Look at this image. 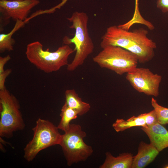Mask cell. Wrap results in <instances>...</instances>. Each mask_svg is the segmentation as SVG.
Wrapping results in <instances>:
<instances>
[{
    "label": "cell",
    "instance_id": "cell-4",
    "mask_svg": "<svg viewBox=\"0 0 168 168\" xmlns=\"http://www.w3.org/2000/svg\"><path fill=\"white\" fill-rule=\"evenodd\" d=\"M16 97L6 88L0 90V136L10 138L13 133L22 130L25 124Z\"/></svg>",
    "mask_w": 168,
    "mask_h": 168
},
{
    "label": "cell",
    "instance_id": "cell-18",
    "mask_svg": "<svg viewBox=\"0 0 168 168\" xmlns=\"http://www.w3.org/2000/svg\"><path fill=\"white\" fill-rule=\"evenodd\" d=\"M151 103L156 114L158 123L162 125L168 124V108L160 105L153 97L152 98Z\"/></svg>",
    "mask_w": 168,
    "mask_h": 168
},
{
    "label": "cell",
    "instance_id": "cell-17",
    "mask_svg": "<svg viewBox=\"0 0 168 168\" xmlns=\"http://www.w3.org/2000/svg\"><path fill=\"white\" fill-rule=\"evenodd\" d=\"M60 115L61 119L57 127L59 129L65 132L69 128L70 122L76 119L78 115L75 110L64 103L61 108Z\"/></svg>",
    "mask_w": 168,
    "mask_h": 168
},
{
    "label": "cell",
    "instance_id": "cell-8",
    "mask_svg": "<svg viewBox=\"0 0 168 168\" xmlns=\"http://www.w3.org/2000/svg\"><path fill=\"white\" fill-rule=\"evenodd\" d=\"M39 0H0V30L10 19L25 21L31 10L40 3Z\"/></svg>",
    "mask_w": 168,
    "mask_h": 168
},
{
    "label": "cell",
    "instance_id": "cell-14",
    "mask_svg": "<svg viewBox=\"0 0 168 168\" xmlns=\"http://www.w3.org/2000/svg\"><path fill=\"white\" fill-rule=\"evenodd\" d=\"M65 95V103L68 107L75 110L78 115H83L90 110V105L83 101L74 89L66 90Z\"/></svg>",
    "mask_w": 168,
    "mask_h": 168
},
{
    "label": "cell",
    "instance_id": "cell-26",
    "mask_svg": "<svg viewBox=\"0 0 168 168\" xmlns=\"http://www.w3.org/2000/svg\"><path fill=\"white\" fill-rule=\"evenodd\" d=\"M166 168H168V166H167Z\"/></svg>",
    "mask_w": 168,
    "mask_h": 168
},
{
    "label": "cell",
    "instance_id": "cell-1",
    "mask_svg": "<svg viewBox=\"0 0 168 168\" xmlns=\"http://www.w3.org/2000/svg\"><path fill=\"white\" fill-rule=\"evenodd\" d=\"M67 19L72 23L69 27L75 30L74 37L70 38L65 36L63 39L65 44H73L75 46V56L72 62L67 66V70L72 71L83 64L87 57L93 52L94 45L88 31L89 18L86 13L75 12Z\"/></svg>",
    "mask_w": 168,
    "mask_h": 168
},
{
    "label": "cell",
    "instance_id": "cell-21",
    "mask_svg": "<svg viewBox=\"0 0 168 168\" xmlns=\"http://www.w3.org/2000/svg\"><path fill=\"white\" fill-rule=\"evenodd\" d=\"M156 5L163 13H168V0H157Z\"/></svg>",
    "mask_w": 168,
    "mask_h": 168
},
{
    "label": "cell",
    "instance_id": "cell-15",
    "mask_svg": "<svg viewBox=\"0 0 168 168\" xmlns=\"http://www.w3.org/2000/svg\"><path fill=\"white\" fill-rule=\"evenodd\" d=\"M26 23L24 21L17 20L12 30L7 34H0V52L11 51L13 50L15 40L12 37L13 34L20 29L24 26Z\"/></svg>",
    "mask_w": 168,
    "mask_h": 168
},
{
    "label": "cell",
    "instance_id": "cell-7",
    "mask_svg": "<svg viewBox=\"0 0 168 168\" xmlns=\"http://www.w3.org/2000/svg\"><path fill=\"white\" fill-rule=\"evenodd\" d=\"M126 78L139 92L156 97L159 95L162 76L153 73L149 69L137 67L127 73Z\"/></svg>",
    "mask_w": 168,
    "mask_h": 168
},
{
    "label": "cell",
    "instance_id": "cell-5",
    "mask_svg": "<svg viewBox=\"0 0 168 168\" xmlns=\"http://www.w3.org/2000/svg\"><path fill=\"white\" fill-rule=\"evenodd\" d=\"M51 122L39 118L32 128V139L24 149V157L28 162L32 161L41 151L48 147L59 145L62 135Z\"/></svg>",
    "mask_w": 168,
    "mask_h": 168
},
{
    "label": "cell",
    "instance_id": "cell-23",
    "mask_svg": "<svg viewBox=\"0 0 168 168\" xmlns=\"http://www.w3.org/2000/svg\"><path fill=\"white\" fill-rule=\"evenodd\" d=\"M68 0H62V2L59 4L55 7L50 9V12L51 13H53L57 9H60L63 6Z\"/></svg>",
    "mask_w": 168,
    "mask_h": 168
},
{
    "label": "cell",
    "instance_id": "cell-20",
    "mask_svg": "<svg viewBox=\"0 0 168 168\" xmlns=\"http://www.w3.org/2000/svg\"><path fill=\"white\" fill-rule=\"evenodd\" d=\"M12 72L11 69H7L5 70L2 73H0V90L6 88L5 85L6 79Z\"/></svg>",
    "mask_w": 168,
    "mask_h": 168
},
{
    "label": "cell",
    "instance_id": "cell-9",
    "mask_svg": "<svg viewBox=\"0 0 168 168\" xmlns=\"http://www.w3.org/2000/svg\"><path fill=\"white\" fill-rule=\"evenodd\" d=\"M140 28L129 31L118 26H110L107 28L101 38L100 46L103 49L108 46H114L126 49L135 41L139 33Z\"/></svg>",
    "mask_w": 168,
    "mask_h": 168
},
{
    "label": "cell",
    "instance_id": "cell-16",
    "mask_svg": "<svg viewBox=\"0 0 168 168\" xmlns=\"http://www.w3.org/2000/svg\"><path fill=\"white\" fill-rule=\"evenodd\" d=\"M136 126L147 127L144 119L140 115L138 116L132 117L126 120L123 119H117L112 124L113 127L117 132Z\"/></svg>",
    "mask_w": 168,
    "mask_h": 168
},
{
    "label": "cell",
    "instance_id": "cell-6",
    "mask_svg": "<svg viewBox=\"0 0 168 168\" xmlns=\"http://www.w3.org/2000/svg\"><path fill=\"white\" fill-rule=\"evenodd\" d=\"M93 58V61L101 68L112 71L122 75L137 67L138 60L136 56L122 47L108 46Z\"/></svg>",
    "mask_w": 168,
    "mask_h": 168
},
{
    "label": "cell",
    "instance_id": "cell-12",
    "mask_svg": "<svg viewBox=\"0 0 168 168\" xmlns=\"http://www.w3.org/2000/svg\"><path fill=\"white\" fill-rule=\"evenodd\" d=\"M159 152L152 144L141 142L137 154L133 157L132 168H143L152 162Z\"/></svg>",
    "mask_w": 168,
    "mask_h": 168
},
{
    "label": "cell",
    "instance_id": "cell-11",
    "mask_svg": "<svg viewBox=\"0 0 168 168\" xmlns=\"http://www.w3.org/2000/svg\"><path fill=\"white\" fill-rule=\"evenodd\" d=\"M141 129L147 134L150 142L159 152L168 147V131L158 122Z\"/></svg>",
    "mask_w": 168,
    "mask_h": 168
},
{
    "label": "cell",
    "instance_id": "cell-24",
    "mask_svg": "<svg viewBox=\"0 0 168 168\" xmlns=\"http://www.w3.org/2000/svg\"><path fill=\"white\" fill-rule=\"evenodd\" d=\"M139 0H135V7L134 12L135 13H138L140 12L139 8Z\"/></svg>",
    "mask_w": 168,
    "mask_h": 168
},
{
    "label": "cell",
    "instance_id": "cell-13",
    "mask_svg": "<svg viewBox=\"0 0 168 168\" xmlns=\"http://www.w3.org/2000/svg\"><path fill=\"white\" fill-rule=\"evenodd\" d=\"M134 156L130 153H124L116 157L109 152L105 153V159L100 168H132Z\"/></svg>",
    "mask_w": 168,
    "mask_h": 168
},
{
    "label": "cell",
    "instance_id": "cell-10",
    "mask_svg": "<svg viewBox=\"0 0 168 168\" xmlns=\"http://www.w3.org/2000/svg\"><path fill=\"white\" fill-rule=\"evenodd\" d=\"M141 29L133 43L126 49L135 54L139 63H145L151 60L154 57V50L156 48V44L148 37L147 30L142 28Z\"/></svg>",
    "mask_w": 168,
    "mask_h": 168
},
{
    "label": "cell",
    "instance_id": "cell-3",
    "mask_svg": "<svg viewBox=\"0 0 168 168\" xmlns=\"http://www.w3.org/2000/svg\"><path fill=\"white\" fill-rule=\"evenodd\" d=\"M86 133L80 125L71 124L68 129L62 135L61 147L68 166L86 161L93 152L92 147L84 141Z\"/></svg>",
    "mask_w": 168,
    "mask_h": 168
},
{
    "label": "cell",
    "instance_id": "cell-22",
    "mask_svg": "<svg viewBox=\"0 0 168 168\" xmlns=\"http://www.w3.org/2000/svg\"><path fill=\"white\" fill-rule=\"evenodd\" d=\"M11 59V57L9 55L4 57H0V73H2L5 70L4 67L5 65Z\"/></svg>",
    "mask_w": 168,
    "mask_h": 168
},
{
    "label": "cell",
    "instance_id": "cell-2",
    "mask_svg": "<svg viewBox=\"0 0 168 168\" xmlns=\"http://www.w3.org/2000/svg\"><path fill=\"white\" fill-rule=\"evenodd\" d=\"M74 51L68 44L59 47L54 52L50 51L49 48L44 50L42 44L39 41H35L27 45L25 54L30 62L37 68L49 73L67 66L69 57Z\"/></svg>",
    "mask_w": 168,
    "mask_h": 168
},
{
    "label": "cell",
    "instance_id": "cell-19",
    "mask_svg": "<svg viewBox=\"0 0 168 168\" xmlns=\"http://www.w3.org/2000/svg\"><path fill=\"white\" fill-rule=\"evenodd\" d=\"M140 115L144 119L147 127L151 126L158 122L156 114L154 109L148 113L142 114Z\"/></svg>",
    "mask_w": 168,
    "mask_h": 168
},
{
    "label": "cell",
    "instance_id": "cell-25",
    "mask_svg": "<svg viewBox=\"0 0 168 168\" xmlns=\"http://www.w3.org/2000/svg\"><path fill=\"white\" fill-rule=\"evenodd\" d=\"M9 1H20V0H7Z\"/></svg>",
    "mask_w": 168,
    "mask_h": 168
}]
</instances>
